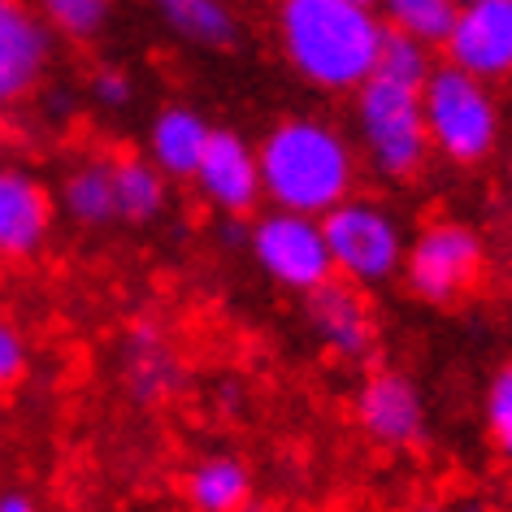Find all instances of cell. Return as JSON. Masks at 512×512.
<instances>
[{"instance_id": "1", "label": "cell", "mask_w": 512, "mask_h": 512, "mask_svg": "<svg viewBox=\"0 0 512 512\" xmlns=\"http://www.w3.org/2000/svg\"><path fill=\"white\" fill-rule=\"evenodd\" d=\"M274 35L300 83L343 96L378 70L387 22L365 0H278Z\"/></svg>"}, {"instance_id": "2", "label": "cell", "mask_w": 512, "mask_h": 512, "mask_svg": "<svg viewBox=\"0 0 512 512\" xmlns=\"http://www.w3.org/2000/svg\"><path fill=\"white\" fill-rule=\"evenodd\" d=\"M261 191L274 209L322 217L356 187L352 139L322 118H283L256 144Z\"/></svg>"}, {"instance_id": "3", "label": "cell", "mask_w": 512, "mask_h": 512, "mask_svg": "<svg viewBox=\"0 0 512 512\" xmlns=\"http://www.w3.org/2000/svg\"><path fill=\"white\" fill-rule=\"evenodd\" d=\"M356 139H361L365 161L382 178L404 183L417 178L430 161V135H426V113H421V87L391 79L374 70L356 87Z\"/></svg>"}, {"instance_id": "4", "label": "cell", "mask_w": 512, "mask_h": 512, "mask_svg": "<svg viewBox=\"0 0 512 512\" xmlns=\"http://www.w3.org/2000/svg\"><path fill=\"white\" fill-rule=\"evenodd\" d=\"M421 113H426L430 152L452 165H478L499 144V105L491 83L460 66H434L421 83Z\"/></svg>"}, {"instance_id": "5", "label": "cell", "mask_w": 512, "mask_h": 512, "mask_svg": "<svg viewBox=\"0 0 512 512\" xmlns=\"http://www.w3.org/2000/svg\"><path fill=\"white\" fill-rule=\"evenodd\" d=\"M322 230H326L330 265L352 287H387L404 270L408 239L387 204L348 196L330 213H322Z\"/></svg>"}, {"instance_id": "6", "label": "cell", "mask_w": 512, "mask_h": 512, "mask_svg": "<svg viewBox=\"0 0 512 512\" xmlns=\"http://www.w3.org/2000/svg\"><path fill=\"white\" fill-rule=\"evenodd\" d=\"M482 270H486L482 235L465 222H447L443 217V222H430L413 235L400 274L417 300L447 309V304H460L482 283Z\"/></svg>"}, {"instance_id": "7", "label": "cell", "mask_w": 512, "mask_h": 512, "mask_svg": "<svg viewBox=\"0 0 512 512\" xmlns=\"http://www.w3.org/2000/svg\"><path fill=\"white\" fill-rule=\"evenodd\" d=\"M248 252L270 283L296 291V296H309V291L335 278L322 217L313 213H296V209L261 213L256 226L248 230Z\"/></svg>"}, {"instance_id": "8", "label": "cell", "mask_w": 512, "mask_h": 512, "mask_svg": "<svg viewBox=\"0 0 512 512\" xmlns=\"http://www.w3.org/2000/svg\"><path fill=\"white\" fill-rule=\"evenodd\" d=\"M443 53L482 83L512 79V0H465L456 9L452 35L443 40Z\"/></svg>"}, {"instance_id": "9", "label": "cell", "mask_w": 512, "mask_h": 512, "mask_svg": "<svg viewBox=\"0 0 512 512\" xmlns=\"http://www.w3.org/2000/svg\"><path fill=\"white\" fill-rule=\"evenodd\" d=\"M53 66V31L31 0H0V109H14Z\"/></svg>"}, {"instance_id": "10", "label": "cell", "mask_w": 512, "mask_h": 512, "mask_svg": "<svg viewBox=\"0 0 512 512\" xmlns=\"http://www.w3.org/2000/svg\"><path fill=\"white\" fill-rule=\"evenodd\" d=\"M191 183H196L204 204H213V209L226 213V217H243L265 200L261 161H256V148L239 131H213L209 135Z\"/></svg>"}, {"instance_id": "11", "label": "cell", "mask_w": 512, "mask_h": 512, "mask_svg": "<svg viewBox=\"0 0 512 512\" xmlns=\"http://www.w3.org/2000/svg\"><path fill=\"white\" fill-rule=\"evenodd\" d=\"M356 421L378 447H417L426 439V400L400 369H378L356 391Z\"/></svg>"}, {"instance_id": "12", "label": "cell", "mask_w": 512, "mask_h": 512, "mask_svg": "<svg viewBox=\"0 0 512 512\" xmlns=\"http://www.w3.org/2000/svg\"><path fill=\"white\" fill-rule=\"evenodd\" d=\"M304 317H309V330L317 335V343L330 356H339V361H352V365L365 361L378 343L374 313H369L361 287H352L348 278L309 291L304 296Z\"/></svg>"}, {"instance_id": "13", "label": "cell", "mask_w": 512, "mask_h": 512, "mask_svg": "<svg viewBox=\"0 0 512 512\" xmlns=\"http://www.w3.org/2000/svg\"><path fill=\"white\" fill-rule=\"evenodd\" d=\"M53 196L22 165H0V261H31L53 230Z\"/></svg>"}, {"instance_id": "14", "label": "cell", "mask_w": 512, "mask_h": 512, "mask_svg": "<svg viewBox=\"0 0 512 512\" xmlns=\"http://www.w3.org/2000/svg\"><path fill=\"white\" fill-rule=\"evenodd\" d=\"M209 135H213V126L204 122V113L187 109V105H170L148 126V161L157 165L165 178H174V183H191Z\"/></svg>"}, {"instance_id": "15", "label": "cell", "mask_w": 512, "mask_h": 512, "mask_svg": "<svg viewBox=\"0 0 512 512\" xmlns=\"http://www.w3.org/2000/svg\"><path fill=\"white\" fill-rule=\"evenodd\" d=\"M148 9L174 40L187 48H204V53H226L239 44V14L226 0H148Z\"/></svg>"}, {"instance_id": "16", "label": "cell", "mask_w": 512, "mask_h": 512, "mask_svg": "<svg viewBox=\"0 0 512 512\" xmlns=\"http://www.w3.org/2000/svg\"><path fill=\"white\" fill-rule=\"evenodd\" d=\"M122 378L126 391L135 395L139 404H161L165 395L178 391V378H183V365L170 348V339L161 335L157 326H135L122 343Z\"/></svg>"}, {"instance_id": "17", "label": "cell", "mask_w": 512, "mask_h": 512, "mask_svg": "<svg viewBox=\"0 0 512 512\" xmlns=\"http://www.w3.org/2000/svg\"><path fill=\"white\" fill-rule=\"evenodd\" d=\"M61 213L83 230L118 222L113 209V157H83L61 178Z\"/></svg>"}, {"instance_id": "18", "label": "cell", "mask_w": 512, "mask_h": 512, "mask_svg": "<svg viewBox=\"0 0 512 512\" xmlns=\"http://www.w3.org/2000/svg\"><path fill=\"white\" fill-rule=\"evenodd\" d=\"M183 495L200 512H239L252 504V473L239 456H204L191 465Z\"/></svg>"}, {"instance_id": "19", "label": "cell", "mask_w": 512, "mask_h": 512, "mask_svg": "<svg viewBox=\"0 0 512 512\" xmlns=\"http://www.w3.org/2000/svg\"><path fill=\"white\" fill-rule=\"evenodd\" d=\"M170 183L148 157H113V209L126 226H152L165 213Z\"/></svg>"}, {"instance_id": "20", "label": "cell", "mask_w": 512, "mask_h": 512, "mask_svg": "<svg viewBox=\"0 0 512 512\" xmlns=\"http://www.w3.org/2000/svg\"><path fill=\"white\" fill-rule=\"evenodd\" d=\"M387 31H400L408 40H421L426 48H443L456 22V0H374Z\"/></svg>"}, {"instance_id": "21", "label": "cell", "mask_w": 512, "mask_h": 512, "mask_svg": "<svg viewBox=\"0 0 512 512\" xmlns=\"http://www.w3.org/2000/svg\"><path fill=\"white\" fill-rule=\"evenodd\" d=\"M53 40L70 44H92L100 31L113 22V5L118 0H31Z\"/></svg>"}, {"instance_id": "22", "label": "cell", "mask_w": 512, "mask_h": 512, "mask_svg": "<svg viewBox=\"0 0 512 512\" xmlns=\"http://www.w3.org/2000/svg\"><path fill=\"white\" fill-rule=\"evenodd\" d=\"M378 70L391 74V79H404V83H426V74L434 70L430 61V48L421 40H408L400 31H387V40H382V57H378Z\"/></svg>"}, {"instance_id": "23", "label": "cell", "mask_w": 512, "mask_h": 512, "mask_svg": "<svg viewBox=\"0 0 512 512\" xmlns=\"http://www.w3.org/2000/svg\"><path fill=\"white\" fill-rule=\"evenodd\" d=\"M482 417H486V434H491L495 452L512 460V361L499 369L486 387V404H482Z\"/></svg>"}, {"instance_id": "24", "label": "cell", "mask_w": 512, "mask_h": 512, "mask_svg": "<svg viewBox=\"0 0 512 512\" xmlns=\"http://www.w3.org/2000/svg\"><path fill=\"white\" fill-rule=\"evenodd\" d=\"M27 374H31V339L22 335L18 322H9L0 313V395L22 387Z\"/></svg>"}, {"instance_id": "25", "label": "cell", "mask_w": 512, "mask_h": 512, "mask_svg": "<svg viewBox=\"0 0 512 512\" xmlns=\"http://www.w3.org/2000/svg\"><path fill=\"white\" fill-rule=\"evenodd\" d=\"M87 92H92V100L100 109L118 113V109H126L135 100V83H131V74H126L122 66H96L92 79H87Z\"/></svg>"}, {"instance_id": "26", "label": "cell", "mask_w": 512, "mask_h": 512, "mask_svg": "<svg viewBox=\"0 0 512 512\" xmlns=\"http://www.w3.org/2000/svg\"><path fill=\"white\" fill-rule=\"evenodd\" d=\"M0 512H35V495H27L22 486L0 491Z\"/></svg>"}, {"instance_id": "27", "label": "cell", "mask_w": 512, "mask_h": 512, "mask_svg": "<svg viewBox=\"0 0 512 512\" xmlns=\"http://www.w3.org/2000/svg\"><path fill=\"white\" fill-rule=\"evenodd\" d=\"M456 5H465V0H456Z\"/></svg>"}, {"instance_id": "28", "label": "cell", "mask_w": 512, "mask_h": 512, "mask_svg": "<svg viewBox=\"0 0 512 512\" xmlns=\"http://www.w3.org/2000/svg\"><path fill=\"white\" fill-rule=\"evenodd\" d=\"M365 5H374V0H365Z\"/></svg>"}]
</instances>
